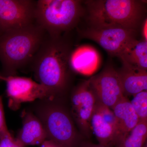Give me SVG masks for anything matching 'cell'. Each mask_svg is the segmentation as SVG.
Listing matches in <instances>:
<instances>
[{"mask_svg": "<svg viewBox=\"0 0 147 147\" xmlns=\"http://www.w3.org/2000/svg\"><path fill=\"white\" fill-rule=\"evenodd\" d=\"M77 147H107L100 144H93L88 141H83Z\"/></svg>", "mask_w": 147, "mask_h": 147, "instance_id": "cell-21", "label": "cell"}, {"mask_svg": "<svg viewBox=\"0 0 147 147\" xmlns=\"http://www.w3.org/2000/svg\"><path fill=\"white\" fill-rule=\"evenodd\" d=\"M5 79V77L3 76L0 73V80L4 81Z\"/></svg>", "mask_w": 147, "mask_h": 147, "instance_id": "cell-24", "label": "cell"}, {"mask_svg": "<svg viewBox=\"0 0 147 147\" xmlns=\"http://www.w3.org/2000/svg\"><path fill=\"white\" fill-rule=\"evenodd\" d=\"M112 110L117 122V146L137 125L139 120L130 100L126 96L118 102Z\"/></svg>", "mask_w": 147, "mask_h": 147, "instance_id": "cell-14", "label": "cell"}, {"mask_svg": "<svg viewBox=\"0 0 147 147\" xmlns=\"http://www.w3.org/2000/svg\"><path fill=\"white\" fill-rule=\"evenodd\" d=\"M147 121H139L115 147H144L147 143Z\"/></svg>", "mask_w": 147, "mask_h": 147, "instance_id": "cell-17", "label": "cell"}, {"mask_svg": "<svg viewBox=\"0 0 147 147\" xmlns=\"http://www.w3.org/2000/svg\"><path fill=\"white\" fill-rule=\"evenodd\" d=\"M123 64L147 70V41L135 38L117 56Z\"/></svg>", "mask_w": 147, "mask_h": 147, "instance_id": "cell-15", "label": "cell"}, {"mask_svg": "<svg viewBox=\"0 0 147 147\" xmlns=\"http://www.w3.org/2000/svg\"><path fill=\"white\" fill-rule=\"evenodd\" d=\"M89 80L98 101L111 109L125 96L117 70L112 65L107 66L100 73Z\"/></svg>", "mask_w": 147, "mask_h": 147, "instance_id": "cell-10", "label": "cell"}, {"mask_svg": "<svg viewBox=\"0 0 147 147\" xmlns=\"http://www.w3.org/2000/svg\"><path fill=\"white\" fill-rule=\"evenodd\" d=\"M89 26L116 27L137 32L146 19V2L137 0H90L84 2Z\"/></svg>", "mask_w": 147, "mask_h": 147, "instance_id": "cell-3", "label": "cell"}, {"mask_svg": "<svg viewBox=\"0 0 147 147\" xmlns=\"http://www.w3.org/2000/svg\"><path fill=\"white\" fill-rule=\"evenodd\" d=\"M22 127L16 139L25 146L41 145L47 139L46 131L41 121L31 110L21 113Z\"/></svg>", "mask_w": 147, "mask_h": 147, "instance_id": "cell-12", "label": "cell"}, {"mask_svg": "<svg viewBox=\"0 0 147 147\" xmlns=\"http://www.w3.org/2000/svg\"><path fill=\"white\" fill-rule=\"evenodd\" d=\"M98 100L90 80L75 87L70 96V114L82 134L88 138L91 135V121Z\"/></svg>", "mask_w": 147, "mask_h": 147, "instance_id": "cell-6", "label": "cell"}, {"mask_svg": "<svg viewBox=\"0 0 147 147\" xmlns=\"http://www.w3.org/2000/svg\"><path fill=\"white\" fill-rule=\"evenodd\" d=\"M144 147H147V142L145 144L144 146Z\"/></svg>", "mask_w": 147, "mask_h": 147, "instance_id": "cell-25", "label": "cell"}, {"mask_svg": "<svg viewBox=\"0 0 147 147\" xmlns=\"http://www.w3.org/2000/svg\"><path fill=\"white\" fill-rule=\"evenodd\" d=\"M0 147H26L11 134L0 139Z\"/></svg>", "mask_w": 147, "mask_h": 147, "instance_id": "cell-20", "label": "cell"}, {"mask_svg": "<svg viewBox=\"0 0 147 147\" xmlns=\"http://www.w3.org/2000/svg\"><path fill=\"white\" fill-rule=\"evenodd\" d=\"M69 33L59 36L47 34L29 65L36 81L47 89L52 98L64 94L70 86L74 50Z\"/></svg>", "mask_w": 147, "mask_h": 147, "instance_id": "cell-1", "label": "cell"}, {"mask_svg": "<svg viewBox=\"0 0 147 147\" xmlns=\"http://www.w3.org/2000/svg\"><path fill=\"white\" fill-rule=\"evenodd\" d=\"M91 127L98 144L107 147L116 146L117 122L112 109L98 101L92 116Z\"/></svg>", "mask_w": 147, "mask_h": 147, "instance_id": "cell-11", "label": "cell"}, {"mask_svg": "<svg viewBox=\"0 0 147 147\" xmlns=\"http://www.w3.org/2000/svg\"><path fill=\"white\" fill-rule=\"evenodd\" d=\"M47 35L36 22L0 34V61L4 77L16 76L31 62Z\"/></svg>", "mask_w": 147, "mask_h": 147, "instance_id": "cell-2", "label": "cell"}, {"mask_svg": "<svg viewBox=\"0 0 147 147\" xmlns=\"http://www.w3.org/2000/svg\"><path fill=\"white\" fill-rule=\"evenodd\" d=\"M124 95H135L147 90V71L122 63L117 70Z\"/></svg>", "mask_w": 147, "mask_h": 147, "instance_id": "cell-13", "label": "cell"}, {"mask_svg": "<svg viewBox=\"0 0 147 147\" xmlns=\"http://www.w3.org/2000/svg\"><path fill=\"white\" fill-rule=\"evenodd\" d=\"M84 11L82 1L38 0L35 22L47 34L59 36L76 28Z\"/></svg>", "mask_w": 147, "mask_h": 147, "instance_id": "cell-5", "label": "cell"}, {"mask_svg": "<svg viewBox=\"0 0 147 147\" xmlns=\"http://www.w3.org/2000/svg\"><path fill=\"white\" fill-rule=\"evenodd\" d=\"M130 101L139 121H147V91H144L133 96Z\"/></svg>", "mask_w": 147, "mask_h": 147, "instance_id": "cell-18", "label": "cell"}, {"mask_svg": "<svg viewBox=\"0 0 147 147\" xmlns=\"http://www.w3.org/2000/svg\"><path fill=\"white\" fill-rule=\"evenodd\" d=\"M97 55L93 49L81 48L73 50L70 65L73 71L84 74L92 73L96 66Z\"/></svg>", "mask_w": 147, "mask_h": 147, "instance_id": "cell-16", "label": "cell"}, {"mask_svg": "<svg viewBox=\"0 0 147 147\" xmlns=\"http://www.w3.org/2000/svg\"><path fill=\"white\" fill-rule=\"evenodd\" d=\"M31 110L42 123L47 139L61 147H77L83 141L71 114L56 98L38 100Z\"/></svg>", "mask_w": 147, "mask_h": 147, "instance_id": "cell-4", "label": "cell"}, {"mask_svg": "<svg viewBox=\"0 0 147 147\" xmlns=\"http://www.w3.org/2000/svg\"><path fill=\"white\" fill-rule=\"evenodd\" d=\"M40 147H61L52 140L46 139L41 145Z\"/></svg>", "mask_w": 147, "mask_h": 147, "instance_id": "cell-22", "label": "cell"}, {"mask_svg": "<svg viewBox=\"0 0 147 147\" xmlns=\"http://www.w3.org/2000/svg\"><path fill=\"white\" fill-rule=\"evenodd\" d=\"M36 1L0 0V34L35 22Z\"/></svg>", "mask_w": 147, "mask_h": 147, "instance_id": "cell-7", "label": "cell"}, {"mask_svg": "<svg viewBox=\"0 0 147 147\" xmlns=\"http://www.w3.org/2000/svg\"><path fill=\"white\" fill-rule=\"evenodd\" d=\"M79 32L82 37L97 42L110 55L117 57L129 42L137 38V32L116 27L88 26Z\"/></svg>", "mask_w": 147, "mask_h": 147, "instance_id": "cell-9", "label": "cell"}, {"mask_svg": "<svg viewBox=\"0 0 147 147\" xmlns=\"http://www.w3.org/2000/svg\"><path fill=\"white\" fill-rule=\"evenodd\" d=\"M9 108L18 110L24 102L36 100L52 99L47 89L41 84L28 77L10 76L5 77Z\"/></svg>", "mask_w": 147, "mask_h": 147, "instance_id": "cell-8", "label": "cell"}, {"mask_svg": "<svg viewBox=\"0 0 147 147\" xmlns=\"http://www.w3.org/2000/svg\"><path fill=\"white\" fill-rule=\"evenodd\" d=\"M11 134L6 123L2 96L0 95V139Z\"/></svg>", "mask_w": 147, "mask_h": 147, "instance_id": "cell-19", "label": "cell"}, {"mask_svg": "<svg viewBox=\"0 0 147 147\" xmlns=\"http://www.w3.org/2000/svg\"><path fill=\"white\" fill-rule=\"evenodd\" d=\"M147 18L144 21L142 24V34L143 39L147 41Z\"/></svg>", "mask_w": 147, "mask_h": 147, "instance_id": "cell-23", "label": "cell"}]
</instances>
